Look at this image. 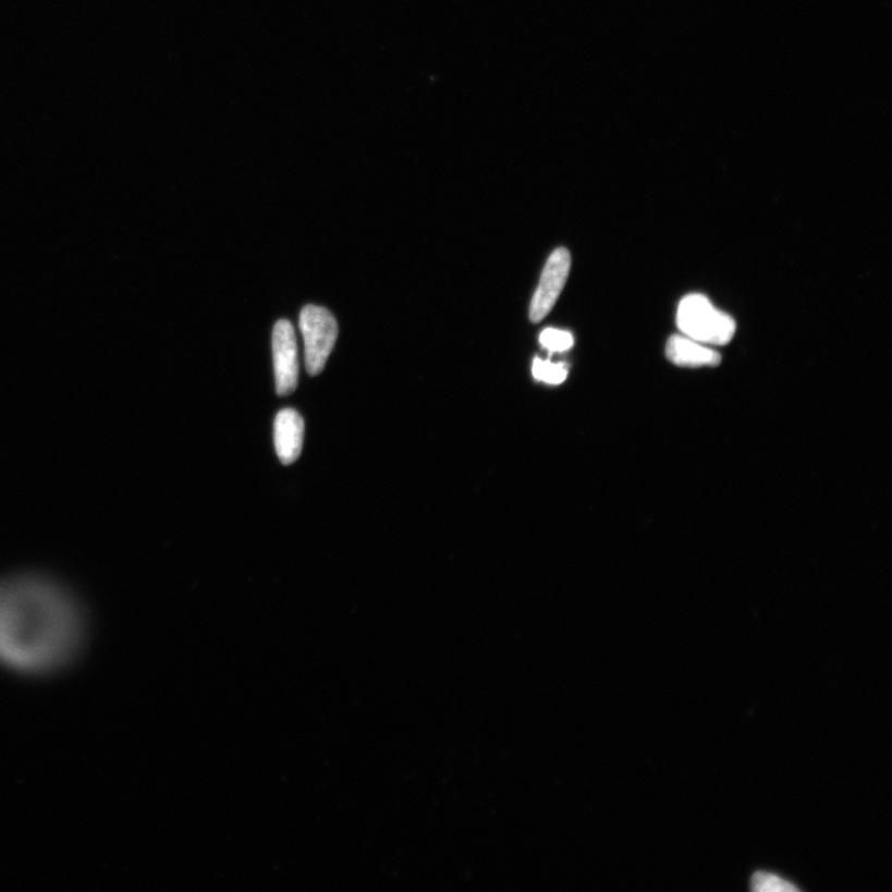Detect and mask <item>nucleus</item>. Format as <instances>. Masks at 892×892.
Masks as SVG:
<instances>
[{
    "mask_svg": "<svg viewBox=\"0 0 892 892\" xmlns=\"http://www.w3.org/2000/svg\"><path fill=\"white\" fill-rule=\"evenodd\" d=\"M87 621L77 599L41 575L0 581V665L26 675L66 669L86 643Z\"/></svg>",
    "mask_w": 892,
    "mask_h": 892,
    "instance_id": "obj_1",
    "label": "nucleus"
},
{
    "mask_svg": "<svg viewBox=\"0 0 892 892\" xmlns=\"http://www.w3.org/2000/svg\"><path fill=\"white\" fill-rule=\"evenodd\" d=\"M677 323L684 337L705 345H726L736 331L735 320L717 309L702 294L683 297L679 305Z\"/></svg>",
    "mask_w": 892,
    "mask_h": 892,
    "instance_id": "obj_2",
    "label": "nucleus"
},
{
    "mask_svg": "<svg viewBox=\"0 0 892 892\" xmlns=\"http://www.w3.org/2000/svg\"><path fill=\"white\" fill-rule=\"evenodd\" d=\"M300 327L304 339L305 365L311 376L321 374L339 335L333 315L317 305H306L301 313Z\"/></svg>",
    "mask_w": 892,
    "mask_h": 892,
    "instance_id": "obj_3",
    "label": "nucleus"
},
{
    "mask_svg": "<svg viewBox=\"0 0 892 892\" xmlns=\"http://www.w3.org/2000/svg\"><path fill=\"white\" fill-rule=\"evenodd\" d=\"M572 266L570 251L558 248L549 257L543 269L538 290L531 300L529 319L531 322L542 321L560 297L566 283Z\"/></svg>",
    "mask_w": 892,
    "mask_h": 892,
    "instance_id": "obj_4",
    "label": "nucleus"
},
{
    "mask_svg": "<svg viewBox=\"0 0 892 892\" xmlns=\"http://www.w3.org/2000/svg\"><path fill=\"white\" fill-rule=\"evenodd\" d=\"M273 363L277 393L288 395L295 391L300 376V359L295 331L288 320H279L273 329Z\"/></svg>",
    "mask_w": 892,
    "mask_h": 892,
    "instance_id": "obj_5",
    "label": "nucleus"
},
{
    "mask_svg": "<svg viewBox=\"0 0 892 892\" xmlns=\"http://www.w3.org/2000/svg\"><path fill=\"white\" fill-rule=\"evenodd\" d=\"M304 440V420L300 413L288 408L279 412L274 420V445L284 465L300 459Z\"/></svg>",
    "mask_w": 892,
    "mask_h": 892,
    "instance_id": "obj_6",
    "label": "nucleus"
},
{
    "mask_svg": "<svg viewBox=\"0 0 892 892\" xmlns=\"http://www.w3.org/2000/svg\"><path fill=\"white\" fill-rule=\"evenodd\" d=\"M665 355L672 364L682 367L718 366L722 363V356L716 350L684 335H674L667 341Z\"/></svg>",
    "mask_w": 892,
    "mask_h": 892,
    "instance_id": "obj_7",
    "label": "nucleus"
},
{
    "mask_svg": "<svg viewBox=\"0 0 892 892\" xmlns=\"http://www.w3.org/2000/svg\"><path fill=\"white\" fill-rule=\"evenodd\" d=\"M752 889L760 892H796L798 888L790 881L782 879L774 873L759 871L754 873Z\"/></svg>",
    "mask_w": 892,
    "mask_h": 892,
    "instance_id": "obj_8",
    "label": "nucleus"
},
{
    "mask_svg": "<svg viewBox=\"0 0 892 892\" xmlns=\"http://www.w3.org/2000/svg\"><path fill=\"white\" fill-rule=\"evenodd\" d=\"M534 376L537 380L549 384H561L565 381L567 371L563 364H552L536 358L534 362Z\"/></svg>",
    "mask_w": 892,
    "mask_h": 892,
    "instance_id": "obj_9",
    "label": "nucleus"
},
{
    "mask_svg": "<svg viewBox=\"0 0 892 892\" xmlns=\"http://www.w3.org/2000/svg\"><path fill=\"white\" fill-rule=\"evenodd\" d=\"M540 344L546 349L554 351V353H562V351L570 350L574 344V339L570 332L547 329L540 333Z\"/></svg>",
    "mask_w": 892,
    "mask_h": 892,
    "instance_id": "obj_10",
    "label": "nucleus"
}]
</instances>
